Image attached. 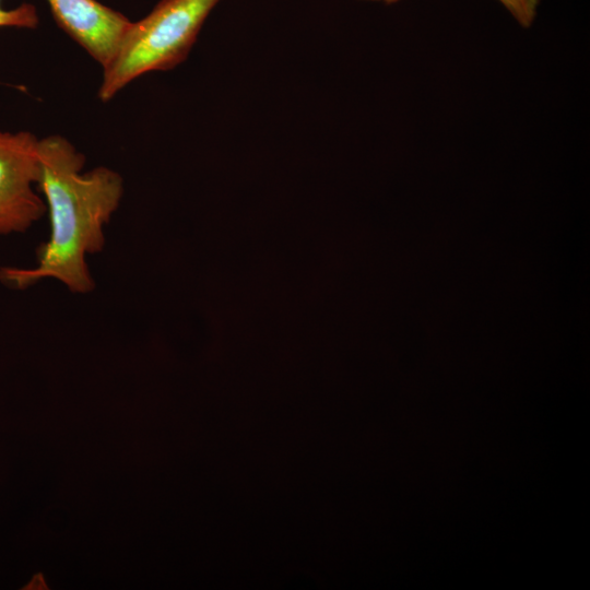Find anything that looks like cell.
<instances>
[{
	"mask_svg": "<svg viewBox=\"0 0 590 590\" xmlns=\"http://www.w3.org/2000/svg\"><path fill=\"white\" fill-rule=\"evenodd\" d=\"M221 0H161L130 23L102 68L98 98L109 102L133 80L166 71L186 60L206 17Z\"/></svg>",
	"mask_w": 590,
	"mask_h": 590,
	"instance_id": "2",
	"label": "cell"
},
{
	"mask_svg": "<svg viewBox=\"0 0 590 590\" xmlns=\"http://www.w3.org/2000/svg\"><path fill=\"white\" fill-rule=\"evenodd\" d=\"M39 138L0 130V234L23 233L46 213L36 188Z\"/></svg>",
	"mask_w": 590,
	"mask_h": 590,
	"instance_id": "3",
	"label": "cell"
},
{
	"mask_svg": "<svg viewBox=\"0 0 590 590\" xmlns=\"http://www.w3.org/2000/svg\"><path fill=\"white\" fill-rule=\"evenodd\" d=\"M57 24L103 68L131 21L96 0H46Z\"/></svg>",
	"mask_w": 590,
	"mask_h": 590,
	"instance_id": "4",
	"label": "cell"
},
{
	"mask_svg": "<svg viewBox=\"0 0 590 590\" xmlns=\"http://www.w3.org/2000/svg\"><path fill=\"white\" fill-rule=\"evenodd\" d=\"M39 23L36 8L31 3H22L14 8H3L0 0V27L34 30Z\"/></svg>",
	"mask_w": 590,
	"mask_h": 590,
	"instance_id": "5",
	"label": "cell"
},
{
	"mask_svg": "<svg viewBox=\"0 0 590 590\" xmlns=\"http://www.w3.org/2000/svg\"><path fill=\"white\" fill-rule=\"evenodd\" d=\"M381 1L386 4L398 2L399 0H368ZM515 17L522 27H530L535 19L540 0H498Z\"/></svg>",
	"mask_w": 590,
	"mask_h": 590,
	"instance_id": "6",
	"label": "cell"
},
{
	"mask_svg": "<svg viewBox=\"0 0 590 590\" xmlns=\"http://www.w3.org/2000/svg\"><path fill=\"white\" fill-rule=\"evenodd\" d=\"M27 586H28L26 587L27 589H39V590L49 589L45 580V577L40 573L37 575H34Z\"/></svg>",
	"mask_w": 590,
	"mask_h": 590,
	"instance_id": "7",
	"label": "cell"
},
{
	"mask_svg": "<svg viewBox=\"0 0 590 590\" xmlns=\"http://www.w3.org/2000/svg\"><path fill=\"white\" fill-rule=\"evenodd\" d=\"M36 188L45 198L50 236L37 248L33 269L3 268L1 280L26 288L43 279H55L71 292L94 288L86 257L102 251L104 227L123 194L121 176L105 166L82 173L85 156L60 134L39 138Z\"/></svg>",
	"mask_w": 590,
	"mask_h": 590,
	"instance_id": "1",
	"label": "cell"
}]
</instances>
